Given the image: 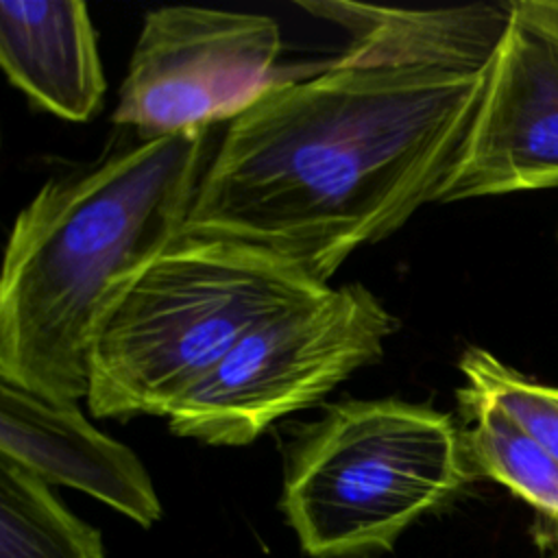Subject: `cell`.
<instances>
[{"mask_svg":"<svg viewBox=\"0 0 558 558\" xmlns=\"http://www.w3.org/2000/svg\"><path fill=\"white\" fill-rule=\"evenodd\" d=\"M0 456L48 484L92 495L142 527L161 519V501L142 460L94 427L74 401L0 381Z\"/></svg>","mask_w":558,"mask_h":558,"instance_id":"cell-8","label":"cell"},{"mask_svg":"<svg viewBox=\"0 0 558 558\" xmlns=\"http://www.w3.org/2000/svg\"><path fill=\"white\" fill-rule=\"evenodd\" d=\"M473 421L464 434L469 462L547 519L558 521V460L497 405L458 397Z\"/></svg>","mask_w":558,"mask_h":558,"instance_id":"cell-12","label":"cell"},{"mask_svg":"<svg viewBox=\"0 0 558 558\" xmlns=\"http://www.w3.org/2000/svg\"><path fill=\"white\" fill-rule=\"evenodd\" d=\"M397 320L362 283L327 288L251 329L166 416L177 436L242 447L381 357Z\"/></svg>","mask_w":558,"mask_h":558,"instance_id":"cell-5","label":"cell"},{"mask_svg":"<svg viewBox=\"0 0 558 558\" xmlns=\"http://www.w3.org/2000/svg\"><path fill=\"white\" fill-rule=\"evenodd\" d=\"M0 558H105V545L48 482L0 456Z\"/></svg>","mask_w":558,"mask_h":558,"instance_id":"cell-11","label":"cell"},{"mask_svg":"<svg viewBox=\"0 0 558 558\" xmlns=\"http://www.w3.org/2000/svg\"><path fill=\"white\" fill-rule=\"evenodd\" d=\"M205 146V133L140 140L31 198L2 264L0 381L46 399H87L96 336L183 233Z\"/></svg>","mask_w":558,"mask_h":558,"instance_id":"cell-2","label":"cell"},{"mask_svg":"<svg viewBox=\"0 0 558 558\" xmlns=\"http://www.w3.org/2000/svg\"><path fill=\"white\" fill-rule=\"evenodd\" d=\"M464 436L449 414L401 399L329 405L290 445L281 512L312 558L392 551L423 514L469 480Z\"/></svg>","mask_w":558,"mask_h":558,"instance_id":"cell-4","label":"cell"},{"mask_svg":"<svg viewBox=\"0 0 558 558\" xmlns=\"http://www.w3.org/2000/svg\"><path fill=\"white\" fill-rule=\"evenodd\" d=\"M0 63L37 107L68 122L100 111L107 81L81 0L0 2Z\"/></svg>","mask_w":558,"mask_h":558,"instance_id":"cell-10","label":"cell"},{"mask_svg":"<svg viewBox=\"0 0 558 558\" xmlns=\"http://www.w3.org/2000/svg\"><path fill=\"white\" fill-rule=\"evenodd\" d=\"M327 288L272 251L181 233L100 327L89 362V412L168 416L251 329Z\"/></svg>","mask_w":558,"mask_h":558,"instance_id":"cell-3","label":"cell"},{"mask_svg":"<svg viewBox=\"0 0 558 558\" xmlns=\"http://www.w3.org/2000/svg\"><path fill=\"white\" fill-rule=\"evenodd\" d=\"M554 558H558V554H556V556H554Z\"/></svg>","mask_w":558,"mask_h":558,"instance_id":"cell-15","label":"cell"},{"mask_svg":"<svg viewBox=\"0 0 558 558\" xmlns=\"http://www.w3.org/2000/svg\"><path fill=\"white\" fill-rule=\"evenodd\" d=\"M486 72L338 65L275 83L227 131L183 235L246 242L327 283L436 203Z\"/></svg>","mask_w":558,"mask_h":558,"instance_id":"cell-1","label":"cell"},{"mask_svg":"<svg viewBox=\"0 0 558 558\" xmlns=\"http://www.w3.org/2000/svg\"><path fill=\"white\" fill-rule=\"evenodd\" d=\"M558 187V37L512 7L436 203Z\"/></svg>","mask_w":558,"mask_h":558,"instance_id":"cell-7","label":"cell"},{"mask_svg":"<svg viewBox=\"0 0 558 558\" xmlns=\"http://www.w3.org/2000/svg\"><path fill=\"white\" fill-rule=\"evenodd\" d=\"M281 48L279 24L262 13L153 9L120 85L113 122L142 140L231 122L275 83L307 74L279 68Z\"/></svg>","mask_w":558,"mask_h":558,"instance_id":"cell-6","label":"cell"},{"mask_svg":"<svg viewBox=\"0 0 558 558\" xmlns=\"http://www.w3.org/2000/svg\"><path fill=\"white\" fill-rule=\"evenodd\" d=\"M299 7L347 33L349 46L333 59L338 65L486 72L510 24L514 0L425 11L338 0Z\"/></svg>","mask_w":558,"mask_h":558,"instance_id":"cell-9","label":"cell"},{"mask_svg":"<svg viewBox=\"0 0 558 558\" xmlns=\"http://www.w3.org/2000/svg\"><path fill=\"white\" fill-rule=\"evenodd\" d=\"M514 7L530 22L558 37V0H514Z\"/></svg>","mask_w":558,"mask_h":558,"instance_id":"cell-14","label":"cell"},{"mask_svg":"<svg viewBox=\"0 0 558 558\" xmlns=\"http://www.w3.org/2000/svg\"><path fill=\"white\" fill-rule=\"evenodd\" d=\"M460 373L464 386L458 388V397L497 405L558 460V388L523 377L480 347L462 353Z\"/></svg>","mask_w":558,"mask_h":558,"instance_id":"cell-13","label":"cell"}]
</instances>
